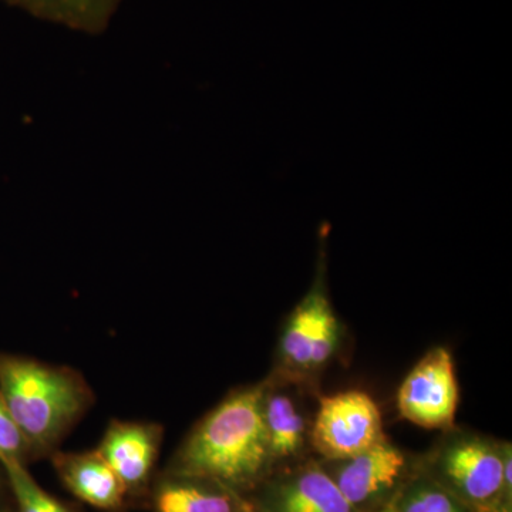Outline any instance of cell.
<instances>
[{
  "label": "cell",
  "mask_w": 512,
  "mask_h": 512,
  "mask_svg": "<svg viewBox=\"0 0 512 512\" xmlns=\"http://www.w3.org/2000/svg\"><path fill=\"white\" fill-rule=\"evenodd\" d=\"M265 382L229 394L197 424L168 473L210 478L234 491L252 487L271 466L262 414Z\"/></svg>",
  "instance_id": "6da1fadb"
},
{
  "label": "cell",
  "mask_w": 512,
  "mask_h": 512,
  "mask_svg": "<svg viewBox=\"0 0 512 512\" xmlns=\"http://www.w3.org/2000/svg\"><path fill=\"white\" fill-rule=\"evenodd\" d=\"M0 396L30 450L49 453L93 403L82 376L69 367L0 356Z\"/></svg>",
  "instance_id": "7a4b0ae2"
},
{
  "label": "cell",
  "mask_w": 512,
  "mask_h": 512,
  "mask_svg": "<svg viewBox=\"0 0 512 512\" xmlns=\"http://www.w3.org/2000/svg\"><path fill=\"white\" fill-rule=\"evenodd\" d=\"M325 238L320 237L315 281L293 309L279 343L285 376L315 372L332 359L339 343V325L326 285Z\"/></svg>",
  "instance_id": "3957f363"
},
{
  "label": "cell",
  "mask_w": 512,
  "mask_h": 512,
  "mask_svg": "<svg viewBox=\"0 0 512 512\" xmlns=\"http://www.w3.org/2000/svg\"><path fill=\"white\" fill-rule=\"evenodd\" d=\"M383 437L382 414L369 394L350 390L320 399L311 441L326 460H348L375 446Z\"/></svg>",
  "instance_id": "277c9868"
},
{
  "label": "cell",
  "mask_w": 512,
  "mask_h": 512,
  "mask_svg": "<svg viewBox=\"0 0 512 512\" xmlns=\"http://www.w3.org/2000/svg\"><path fill=\"white\" fill-rule=\"evenodd\" d=\"M504 446L473 433H450L437 448L441 478L470 503L485 504L504 493Z\"/></svg>",
  "instance_id": "5b68a950"
},
{
  "label": "cell",
  "mask_w": 512,
  "mask_h": 512,
  "mask_svg": "<svg viewBox=\"0 0 512 512\" xmlns=\"http://www.w3.org/2000/svg\"><path fill=\"white\" fill-rule=\"evenodd\" d=\"M458 406V384L451 353L430 350L413 367L397 393L404 419L424 429H451Z\"/></svg>",
  "instance_id": "8992f818"
},
{
  "label": "cell",
  "mask_w": 512,
  "mask_h": 512,
  "mask_svg": "<svg viewBox=\"0 0 512 512\" xmlns=\"http://www.w3.org/2000/svg\"><path fill=\"white\" fill-rule=\"evenodd\" d=\"M340 466L333 481L343 497L353 505L360 507L377 500L396 487L407 467V458L386 437L363 453L336 461Z\"/></svg>",
  "instance_id": "52a82bcc"
},
{
  "label": "cell",
  "mask_w": 512,
  "mask_h": 512,
  "mask_svg": "<svg viewBox=\"0 0 512 512\" xmlns=\"http://www.w3.org/2000/svg\"><path fill=\"white\" fill-rule=\"evenodd\" d=\"M163 440L158 424L113 421L97 448L127 491L138 490L151 476Z\"/></svg>",
  "instance_id": "ba28073f"
},
{
  "label": "cell",
  "mask_w": 512,
  "mask_h": 512,
  "mask_svg": "<svg viewBox=\"0 0 512 512\" xmlns=\"http://www.w3.org/2000/svg\"><path fill=\"white\" fill-rule=\"evenodd\" d=\"M53 466L67 490L84 503L104 511L123 507L128 493L126 485L99 450L55 453Z\"/></svg>",
  "instance_id": "9c48e42d"
},
{
  "label": "cell",
  "mask_w": 512,
  "mask_h": 512,
  "mask_svg": "<svg viewBox=\"0 0 512 512\" xmlns=\"http://www.w3.org/2000/svg\"><path fill=\"white\" fill-rule=\"evenodd\" d=\"M154 512H252L237 491L210 478L171 474L158 483Z\"/></svg>",
  "instance_id": "30bf717a"
},
{
  "label": "cell",
  "mask_w": 512,
  "mask_h": 512,
  "mask_svg": "<svg viewBox=\"0 0 512 512\" xmlns=\"http://www.w3.org/2000/svg\"><path fill=\"white\" fill-rule=\"evenodd\" d=\"M268 512H355L332 476L309 466L276 485L266 500Z\"/></svg>",
  "instance_id": "8fae6325"
},
{
  "label": "cell",
  "mask_w": 512,
  "mask_h": 512,
  "mask_svg": "<svg viewBox=\"0 0 512 512\" xmlns=\"http://www.w3.org/2000/svg\"><path fill=\"white\" fill-rule=\"evenodd\" d=\"M262 414L272 458L282 460L301 453L306 441L311 439V429L295 397L284 387L266 380Z\"/></svg>",
  "instance_id": "7c38bea8"
},
{
  "label": "cell",
  "mask_w": 512,
  "mask_h": 512,
  "mask_svg": "<svg viewBox=\"0 0 512 512\" xmlns=\"http://www.w3.org/2000/svg\"><path fill=\"white\" fill-rule=\"evenodd\" d=\"M40 16L60 20L83 29H97L120 0H8Z\"/></svg>",
  "instance_id": "4fadbf2b"
},
{
  "label": "cell",
  "mask_w": 512,
  "mask_h": 512,
  "mask_svg": "<svg viewBox=\"0 0 512 512\" xmlns=\"http://www.w3.org/2000/svg\"><path fill=\"white\" fill-rule=\"evenodd\" d=\"M19 512H72L33 480L18 458L0 457Z\"/></svg>",
  "instance_id": "5bb4252c"
},
{
  "label": "cell",
  "mask_w": 512,
  "mask_h": 512,
  "mask_svg": "<svg viewBox=\"0 0 512 512\" xmlns=\"http://www.w3.org/2000/svg\"><path fill=\"white\" fill-rule=\"evenodd\" d=\"M396 505L399 512H466L457 495L429 478L410 485Z\"/></svg>",
  "instance_id": "9a60e30c"
},
{
  "label": "cell",
  "mask_w": 512,
  "mask_h": 512,
  "mask_svg": "<svg viewBox=\"0 0 512 512\" xmlns=\"http://www.w3.org/2000/svg\"><path fill=\"white\" fill-rule=\"evenodd\" d=\"M29 450L28 441L13 420L5 400L0 396V457L18 458L23 461V456Z\"/></svg>",
  "instance_id": "2e32d148"
},
{
  "label": "cell",
  "mask_w": 512,
  "mask_h": 512,
  "mask_svg": "<svg viewBox=\"0 0 512 512\" xmlns=\"http://www.w3.org/2000/svg\"><path fill=\"white\" fill-rule=\"evenodd\" d=\"M377 512H399V510H397L396 500H394L393 503L387 504L386 507H383L382 510Z\"/></svg>",
  "instance_id": "e0dca14e"
}]
</instances>
